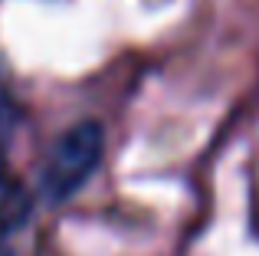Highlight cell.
<instances>
[{"label":"cell","instance_id":"3","mask_svg":"<svg viewBox=\"0 0 259 256\" xmlns=\"http://www.w3.org/2000/svg\"><path fill=\"white\" fill-rule=\"evenodd\" d=\"M17 118H20V109L10 96L4 69H0V167H4V154H7V148H10L13 132H17Z\"/></svg>","mask_w":259,"mask_h":256},{"label":"cell","instance_id":"1","mask_svg":"<svg viewBox=\"0 0 259 256\" xmlns=\"http://www.w3.org/2000/svg\"><path fill=\"white\" fill-rule=\"evenodd\" d=\"M105 151V132L99 122H79L59 135L43 164V194L50 200H66L85 187Z\"/></svg>","mask_w":259,"mask_h":256},{"label":"cell","instance_id":"2","mask_svg":"<svg viewBox=\"0 0 259 256\" xmlns=\"http://www.w3.org/2000/svg\"><path fill=\"white\" fill-rule=\"evenodd\" d=\"M30 210H33V197L26 191V184L0 167V243L26 224Z\"/></svg>","mask_w":259,"mask_h":256}]
</instances>
